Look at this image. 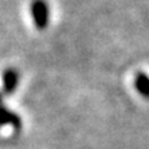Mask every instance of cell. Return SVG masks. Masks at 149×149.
Instances as JSON below:
<instances>
[{
  "instance_id": "cell-1",
  "label": "cell",
  "mask_w": 149,
  "mask_h": 149,
  "mask_svg": "<svg viewBox=\"0 0 149 149\" xmlns=\"http://www.w3.org/2000/svg\"><path fill=\"white\" fill-rule=\"evenodd\" d=\"M31 8H32V17L35 25L39 29H44L48 25V17H50L48 4L46 3V0H35Z\"/></svg>"
},
{
  "instance_id": "cell-2",
  "label": "cell",
  "mask_w": 149,
  "mask_h": 149,
  "mask_svg": "<svg viewBox=\"0 0 149 149\" xmlns=\"http://www.w3.org/2000/svg\"><path fill=\"white\" fill-rule=\"evenodd\" d=\"M0 126H13L15 128L21 127V119L19 116L11 112L4 107H0Z\"/></svg>"
},
{
  "instance_id": "cell-3",
  "label": "cell",
  "mask_w": 149,
  "mask_h": 149,
  "mask_svg": "<svg viewBox=\"0 0 149 149\" xmlns=\"http://www.w3.org/2000/svg\"><path fill=\"white\" fill-rule=\"evenodd\" d=\"M18 86V72L14 69H7L3 73V88L6 94H11Z\"/></svg>"
},
{
  "instance_id": "cell-4",
  "label": "cell",
  "mask_w": 149,
  "mask_h": 149,
  "mask_svg": "<svg viewBox=\"0 0 149 149\" xmlns=\"http://www.w3.org/2000/svg\"><path fill=\"white\" fill-rule=\"evenodd\" d=\"M134 86L144 98H149V76L144 72L135 73L134 77Z\"/></svg>"
},
{
  "instance_id": "cell-5",
  "label": "cell",
  "mask_w": 149,
  "mask_h": 149,
  "mask_svg": "<svg viewBox=\"0 0 149 149\" xmlns=\"http://www.w3.org/2000/svg\"><path fill=\"white\" fill-rule=\"evenodd\" d=\"M0 107H1V94H0Z\"/></svg>"
}]
</instances>
